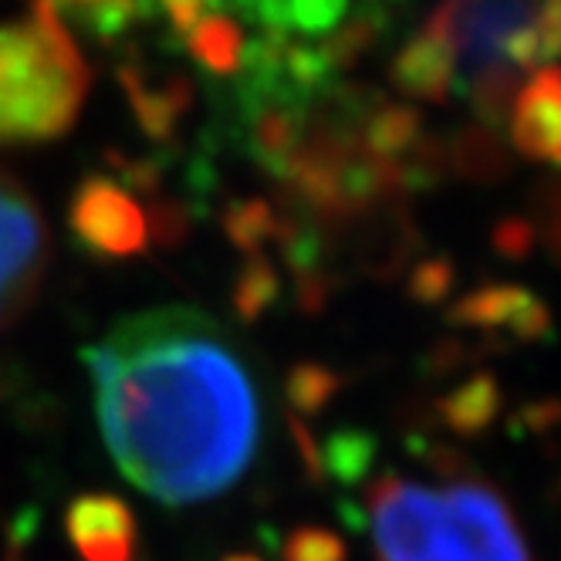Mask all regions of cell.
<instances>
[{
    "mask_svg": "<svg viewBox=\"0 0 561 561\" xmlns=\"http://www.w3.org/2000/svg\"><path fill=\"white\" fill-rule=\"evenodd\" d=\"M105 447L163 504L230 491L261 444V396L244 355L196 308L115 322L89 352Z\"/></svg>",
    "mask_w": 561,
    "mask_h": 561,
    "instance_id": "1",
    "label": "cell"
},
{
    "mask_svg": "<svg viewBox=\"0 0 561 561\" xmlns=\"http://www.w3.org/2000/svg\"><path fill=\"white\" fill-rule=\"evenodd\" d=\"M379 561H531L504 497L480 480L386 477L369 491Z\"/></svg>",
    "mask_w": 561,
    "mask_h": 561,
    "instance_id": "2",
    "label": "cell"
},
{
    "mask_svg": "<svg viewBox=\"0 0 561 561\" xmlns=\"http://www.w3.org/2000/svg\"><path fill=\"white\" fill-rule=\"evenodd\" d=\"M85 95L89 65L48 0L0 27V146L58 139Z\"/></svg>",
    "mask_w": 561,
    "mask_h": 561,
    "instance_id": "3",
    "label": "cell"
},
{
    "mask_svg": "<svg viewBox=\"0 0 561 561\" xmlns=\"http://www.w3.org/2000/svg\"><path fill=\"white\" fill-rule=\"evenodd\" d=\"M48 267V224L34 196L0 170V332L31 308Z\"/></svg>",
    "mask_w": 561,
    "mask_h": 561,
    "instance_id": "4",
    "label": "cell"
},
{
    "mask_svg": "<svg viewBox=\"0 0 561 561\" xmlns=\"http://www.w3.org/2000/svg\"><path fill=\"white\" fill-rule=\"evenodd\" d=\"M535 24V0H447L430 21V31L444 37L454 58L460 55L473 71L491 75L511 71V48Z\"/></svg>",
    "mask_w": 561,
    "mask_h": 561,
    "instance_id": "5",
    "label": "cell"
},
{
    "mask_svg": "<svg viewBox=\"0 0 561 561\" xmlns=\"http://www.w3.org/2000/svg\"><path fill=\"white\" fill-rule=\"evenodd\" d=\"M68 538L85 561H133L136 520L115 497H78L68 511Z\"/></svg>",
    "mask_w": 561,
    "mask_h": 561,
    "instance_id": "6",
    "label": "cell"
},
{
    "mask_svg": "<svg viewBox=\"0 0 561 561\" xmlns=\"http://www.w3.org/2000/svg\"><path fill=\"white\" fill-rule=\"evenodd\" d=\"M514 142L535 159L561 163V68H541L517 92Z\"/></svg>",
    "mask_w": 561,
    "mask_h": 561,
    "instance_id": "7",
    "label": "cell"
},
{
    "mask_svg": "<svg viewBox=\"0 0 561 561\" xmlns=\"http://www.w3.org/2000/svg\"><path fill=\"white\" fill-rule=\"evenodd\" d=\"M454 51L436 31H423L413 42L396 55L392 78L396 85L416 95V99H444L447 89L454 85Z\"/></svg>",
    "mask_w": 561,
    "mask_h": 561,
    "instance_id": "8",
    "label": "cell"
},
{
    "mask_svg": "<svg viewBox=\"0 0 561 561\" xmlns=\"http://www.w3.org/2000/svg\"><path fill=\"white\" fill-rule=\"evenodd\" d=\"M416 133H420V118L410 108H386L369 129V146L379 156H399L413 146Z\"/></svg>",
    "mask_w": 561,
    "mask_h": 561,
    "instance_id": "9",
    "label": "cell"
},
{
    "mask_svg": "<svg viewBox=\"0 0 561 561\" xmlns=\"http://www.w3.org/2000/svg\"><path fill=\"white\" fill-rule=\"evenodd\" d=\"M541 27L545 31H551L554 37H558V42H561V0H548V8L541 11Z\"/></svg>",
    "mask_w": 561,
    "mask_h": 561,
    "instance_id": "10",
    "label": "cell"
}]
</instances>
